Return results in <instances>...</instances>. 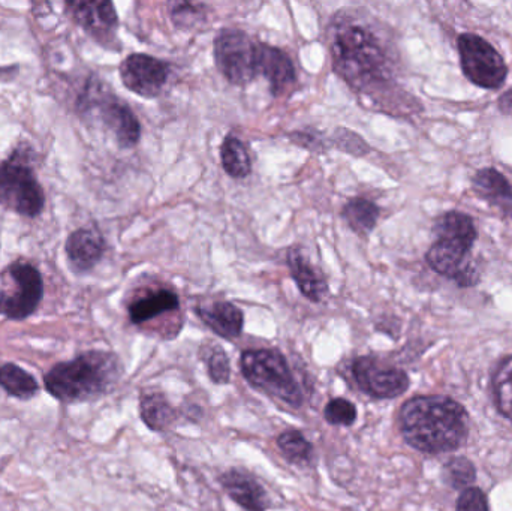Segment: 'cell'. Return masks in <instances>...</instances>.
<instances>
[{"instance_id": "29", "label": "cell", "mask_w": 512, "mask_h": 511, "mask_svg": "<svg viewBox=\"0 0 512 511\" xmlns=\"http://www.w3.org/2000/svg\"><path fill=\"white\" fill-rule=\"evenodd\" d=\"M357 414V407L345 398L331 399L324 408L325 420L333 426H352Z\"/></svg>"}, {"instance_id": "3", "label": "cell", "mask_w": 512, "mask_h": 511, "mask_svg": "<svg viewBox=\"0 0 512 511\" xmlns=\"http://www.w3.org/2000/svg\"><path fill=\"white\" fill-rule=\"evenodd\" d=\"M123 375L119 357L107 351H87L71 362L57 363L45 374L47 392L65 404L96 401L110 393Z\"/></svg>"}, {"instance_id": "13", "label": "cell", "mask_w": 512, "mask_h": 511, "mask_svg": "<svg viewBox=\"0 0 512 511\" xmlns=\"http://www.w3.org/2000/svg\"><path fill=\"white\" fill-rule=\"evenodd\" d=\"M72 15L86 32L102 44H110L116 38L119 18L111 2L69 3Z\"/></svg>"}, {"instance_id": "6", "label": "cell", "mask_w": 512, "mask_h": 511, "mask_svg": "<svg viewBox=\"0 0 512 511\" xmlns=\"http://www.w3.org/2000/svg\"><path fill=\"white\" fill-rule=\"evenodd\" d=\"M0 204L27 218H35L44 209V191L23 150L0 162Z\"/></svg>"}, {"instance_id": "8", "label": "cell", "mask_w": 512, "mask_h": 511, "mask_svg": "<svg viewBox=\"0 0 512 511\" xmlns=\"http://www.w3.org/2000/svg\"><path fill=\"white\" fill-rule=\"evenodd\" d=\"M5 278L8 285L0 293V314L15 321L30 317L44 297L41 273L27 261H15Z\"/></svg>"}, {"instance_id": "14", "label": "cell", "mask_w": 512, "mask_h": 511, "mask_svg": "<svg viewBox=\"0 0 512 511\" xmlns=\"http://www.w3.org/2000/svg\"><path fill=\"white\" fill-rule=\"evenodd\" d=\"M256 69L258 75L270 81L274 95H280L295 83V68L291 57L280 48L259 42Z\"/></svg>"}, {"instance_id": "4", "label": "cell", "mask_w": 512, "mask_h": 511, "mask_svg": "<svg viewBox=\"0 0 512 511\" xmlns=\"http://www.w3.org/2000/svg\"><path fill=\"white\" fill-rule=\"evenodd\" d=\"M436 240L426 254L430 269L438 275L454 279L462 287L477 284L474 266L468 263L478 239L474 219L463 212L444 213L435 222Z\"/></svg>"}, {"instance_id": "20", "label": "cell", "mask_w": 512, "mask_h": 511, "mask_svg": "<svg viewBox=\"0 0 512 511\" xmlns=\"http://www.w3.org/2000/svg\"><path fill=\"white\" fill-rule=\"evenodd\" d=\"M179 297L171 290H156L138 297L129 305V318L132 323L140 324L155 320L159 315L179 309Z\"/></svg>"}, {"instance_id": "7", "label": "cell", "mask_w": 512, "mask_h": 511, "mask_svg": "<svg viewBox=\"0 0 512 511\" xmlns=\"http://www.w3.org/2000/svg\"><path fill=\"white\" fill-rule=\"evenodd\" d=\"M463 74L481 89L498 90L508 77L502 54L477 33H462L457 39Z\"/></svg>"}, {"instance_id": "11", "label": "cell", "mask_w": 512, "mask_h": 511, "mask_svg": "<svg viewBox=\"0 0 512 511\" xmlns=\"http://www.w3.org/2000/svg\"><path fill=\"white\" fill-rule=\"evenodd\" d=\"M168 75L167 63L147 54H131L120 65V77L126 89L143 98H156L164 89Z\"/></svg>"}, {"instance_id": "23", "label": "cell", "mask_w": 512, "mask_h": 511, "mask_svg": "<svg viewBox=\"0 0 512 511\" xmlns=\"http://www.w3.org/2000/svg\"><path fill=\"white\" fill-rule=\"evenodd\" d=\"M0 387L12 398L23 401L33 398L39 389L35 378L14 363L0 366Z\"/></svg>"}, {"instance_id": "2", "label": "cell", "mask_w": 512, "mask_h": 511, "mask_svg": "<svg viewBox=\"0 0 512 511\" xmlns=\"http://www.w3.org/2000/svg\"><path fill=\"white\" fill-rule=\"evenodd\" d=\"M331 54L337 72L357 89L387 80L388 56L381 39L357 18L340 17L331 23Z\"/></svg>"}, {"instance_id": "19", "label": "cell", "mask_w": 512, "mask_h": 511, "mask_svg": "<svg viewBox=\"0 0 512 511\" xmlns=\"http://www.w3.org/2000/svg\"><path fill=\"white\" fill-rule=\"evenodd\" d=\"M197 314L206 326L222 338L236 339L242 335L245 317L233 303L216 302L212 305L198 306Z\"/></svg>"}, {"instance_id": "32", "label": "cell", "mask_w": 512, "mask_h": 511, "mask_svg": "<svg viewBox=\"0 0 512 511\" xmlns=\"http://www.w3.org/2000/svg\"><path fill=\"white\" fill-rule=\"evenodd\" d=\"M498 105L499 110H501L505 116L511 117L512 119V87L508 92H505L504 95L501 96Z\"/></svg>"}, {"instance_id": "31", "label": "cell", "mask_w": 512, "mask_h": 511, "mask_svg": "<svg viewBox=\"0 0 512 511\" xmlns=\"http://www.w3.org/2000/svg\"><path fill=\"white\" fill-rule=\"evenodd\" d=\"M201 15L203 12L200 11V6L194 5V3H176L171 11L174 23L182 29L195 26Z\"/></svg>"}, {"instance_id": "21", "label": "cell", "mask_w": 512, "mask_h": 511, "mask_svg": "<svg viewBox=\"0 0 512 511\" xmlns=\"http://www.w3.org/2000/svg\"><path fill=\"white\" fill-rule=\"evenodd\" d=\"M141 419L152 431H165L173 425L177 414L164 393L147 392L141 396Z\"/></svg>"}, {"instance_id": "25", "label": "cell", "mask_w": 512, "mask_h": 511, "mask_svg": "<svg viewBox=\"0 0 512 511\" xmlns=\"http://www.w3.org/2000/svg\"><path fill=\"white\" fill-rule=\"evenodd\" d=\"M492 387L496 407L512 423V356L507 357L496 369Z\"/></svg>"}, {"instance_id": "22", "label": "cell", "mask_w": 512, "mask_h": 511, "mask_svg": "<svg viewBox=\"0 0 512 511\" xmlns=\"http://www.w3.org/2000/svg\"><path fill=\"white\" fill-rule=\"evenodd\" d=\"M343 219L352 231L367 236L372 233L379 218V209L375 203L366 198H354L348 201L342 210Z\"/></svg>"}, {"instance_id": "1", "label": "cell", "mask_w": 512, "mask_h": 511, "mask_svg": "<svg viewBox=\"0 0 512 511\" xmlns=\"http://www.w3.org/2000/svg\"><path fill=\"white\" fill-rule=\"evenodd\" d=\"M399 423L406 443L427 455L454 452L468 440V411L444 395L409 399L400 410Z\"/></svg>"}, {"instance_id": "15", "label": "cell", "mask_w": 512, "mask_h": 511, "mask_svg": "<svg viewBox=\"0 0 512 511\" xmlns=\"http://www.w3.org/2000/svg\"><path fill=\"white\" fill-rule=\"evenodd\" d=\"M221 483L231 500L246 511H265L270 506L267 492L248 471H227L222 474Z\"/></svg>"}, {"instance_id": "26", "label": "cell", "mask_w": 512, "mask_h": 511, "mask_svg": "<svg viewBox=\"0 0 512 511\" xmlns=\"http://www.w3.org/2000/svg\"><path fill=\"white\" fill-rule=\"evenodd\" d=\"M277 446L292 464L307 465L313 461V446L300 431L289 429L277 438Z\"/></svg>"}, {"instance_id": "10", "label": "cell", "mask_w": 512, "mask_h": 511, "mask_svg": "<svg viewBox=\"0 0 512 511\" xmlns=\"http://www.w3.org/2000/svg\"><path fill=\"white\" fill-rule=\"evenodd\" d=\"M352 375L361 392L373 399L399 398L411 384L405 371L385 365L372 356L355 359L352 363Z\"/></svg>"}, {"instance_id": "18", "label": "cell", "mask_w": 512, "mask_h": 511, "mask_svg": "<svg viewBox=\"0 0 512 511\" xmlns=\"http://www.w3.org/2000/svg\"><path fill=\"white\" fill-rule=\"evenodd\" d=\"M288 266L301 294L310 302L319 303L328 296V284L324 275L313 266L301 249L294 248L288 252Z\"/></svg>"}, {"instance_id": "16", "label": "cell", "mask_w": 512, "mask_h": 511, "mask_svg": "<svg viewBox=\"0 0 512 511\" xmlns=\"http://www.w3.org/2000/svg\"><path fill=\"white\" fill-rule=\"evenodd\" d=\"M475 194L498 210L505 218H512V186L496 168H481L472 177Z\"/></svg>"}, {"instance_id": "9", "label": "cell", "mask_w": 512, "mask_h": 511, "mask_svg": "<svg viewBox=\"0 0 512 511\" xmlns=\"http://www.w3.org/2000/svg\"><path fill=\"white\" fill-rule=\"evenodd\" d=\"M258 44L239 29H224L215 39V59L219 71L230 83L243 86L258 77Z\"/></svg>"}, {"instance_id": "5", "label": "cell", "mask_w": 512, "mask_h": 511, "mask_svg": "<svg viewBox=\"0 0 512 511\" xmlns=\"http://www.w3.org/2000/svg\"><path fill=\"white\" fill-rule=\"evenodd\" d=\"M242 374L251 386L292 408H301L304 398L300 386L282 353L276 350H248L240 359Z\"/></svg>"}, {"instance_id": "27", "label": "cell", "mask_w": 512, "mask_h": 511, "mask_svg": "<svg viewBox=\"0 0 512 511\" xmlns=\"http://www.w3.org/2000/svg\"><path fill=\"white\" fill-rule=\"evenodd\" d=\"M204 362L207 365L210 378L216 384H228L231 378V365L224 348L216 344L204 345L201 350Z\"/></svg>"}, {"instance_id": "24", "label": "cell", "mask_w": 512, "mask_h": 511, "mask_svg": "<svg viewBox=\"0 0 512 511\" xmlns=\"http://www.w3.org/2000/svg\"><path fill=\"white\" fill-rule=\"evenodd\" d=\"M221 161L224 170L234 179H245L251 174L252 162L248 150L234 135H228L222 143Z\"/></svg>"}, {"instance_id": "30", "label": "cell", "mask_w": 512, "mask_h": 511, "mask_svg": "<svg viewBox=\"0 0 512 511\" xmlns=\"http://www.w3.org/2000/svg\"><path fill=\"white\" fill-rule=\"evenodd\" d=\"M457 511H490L486 494L478 488H468L457 501Z\"/></svg>"}, {"instance_id": "28", "label": "cell", "mask_w": 512, "mask_h": 511, "mask_svg": "<svg viewBox=\"0 0 512 511\" xmlns=\"http://www.w3.org/2000/svg\"><path fill=\"white\" fill-rule=\"evenodd\" d=\"M445 477L454 489L465 491L477 479V470L469 459L454 458L445 465Z\"/></svg>"}, {"instance_id": "17", "label": "cell", "mask_w": 512, "mask_h": 511, "mask_svg": "<svg viewBox=\"0 0 512 511\" xmlns=\"http://www.w3.org/2000/svg\"><path fill=\"white\" fill-rule=\"evenodd\" d=\"M105 242L101 233L93 228H80L68 237L66 254L75 272H89L101 260Z\"/></svg>"}, {"instance_id": "12", "label": "cell", "mask_w": 512, "mask_h": 511, "mask_svg": "<svg viewBox=\"0 0 512 511\" xmlns=\"http://www.w3.org/2000/svg\"><path fill=\"white\" fill-rule=\"evenodd\" d=\"M89 105L98 107L102 122L113 132L120 146L134 147L140 141L141 126L137 116L114 95H101V98L92 99Z\"/></svg>"}]
</instances>
